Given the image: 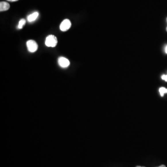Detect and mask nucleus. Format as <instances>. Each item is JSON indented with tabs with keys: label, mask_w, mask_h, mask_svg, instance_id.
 <instances>
[{
	"label": "nucleus",
	"mask_w": 167,
	"mask_h": 167,
	"mask_svg": "<svg viewBox=\"0 0 167 167\" xmlns=\"http://www.w3.org/2000/svg\"><path fill=\"white\" fill-rule=\"evenodd\" d=\"M26 22V21L24 19H21L19 22L18 26L19 29H22L24 27V26L25 25Z\"/></svg>",
	"instance_id": "obj_7"
},
{
	"label": "nucleus",
	"mask_w": 167,
	"mask_h": 167,
	"mask_svg": "<svg viewBox=\"0 0 167 167\" xmlns=\"http://www.w3.org/2000/svg\"><path fill=\"white\" fill-rule=\"evenodd\" d=\"M165 52L167 54V45L166 46V47L165 48Z\"/></svg>",
	"instance_id": "obj_10"
},
{
	"label": "nucleus",
	"mask_w": 167,
	"mask_h": 167,
	"mask_svg": "<svg viewBox=\"0 0 167 167\" xmlns=\"http://www.w3.org/2000/svg\"><path fill=\"white\" fill-rule=\"evenodd\" d=\"M161 77L162 80H165L166 82H167V75H162Z\"/></svg>",
	"instance_id": "obj_9"
},
{
	"label": "nucleus",
	"mask_w": 167,
	"mask_h": 167,
	"mask_svg": "<svg viewBox=\"0 0 167 167\" xmlns=\"http://www.w3.org/2000/svg\"><path fill=\"white\" fill-rule=\"evenodd\" d=\"M159 91L160 95H161V96L162 97H163L165 93H167V89L165 88V87H161L159 88Z\"/></svg>",
	"instance_id": "obj_8"
},
{
	"label": "nucleus",
	"mask_w": 167,
	"mask_h": 167,
	"mask_svg": "<svg viewBox=\"0 0 167 167\" xmlns=\"http://www.w3.org/2000/svg\"><path fill=\"white\" fill-rule=\"evenodd\" d=\"M166 30H167V28H166Z\"/></svg>",
	"instance_id": "obj_14"
},
{
	"label": "nucleus",
	"mask_w": 167,
	"mask_h": 167,
	"mask_svg": "<svg viewBox=\"0 0 167 167\" xmlns=\"http://www.w3.org/2000/svg\"><path fill=\"white\" fill-rule=\"evenodd\" d=\"M58 43V40L56 37L53 35H49L46 38L45 44L48 47H54Z\"/></svg>",
	"instance_id": "obj_1"
},
{
	"label": "nucleus",
	"mask_w": 167,
	"mask_h": 167,
	"mask_svg": "<svg viewBox=\"0 0 167 167\" xmlns=\"http://www.w3.org/2000/svg\"><path fill=\"white\" fill-rule=\"evenodd\" d=\"M58 63L61 67L66 68L70 65V61L68 59L65 57H59L58 59Z\"/></svg>",
	"instance_id": "obj_4"
},
{
	"label": "nucleus",
	"mask_w": 167,
	"mask_h": 167,
	"mask_svg": "<svg viewBox=\"0 0 167 167\" xmlns=\"http://www.w3.org/2000/svg\"><path fill=\"white\" fill-rule=\"evenodd\" d=\"M166 167V166H165V165H161V166H159V167Z\"/></svg>",
	"instance_id": "obj_12"
},
{
	"label": "nucleus",
	"mask_w": 167,
	"mask_h": 167,
	"mask_svg": "<svg viewBox=\"0 0 167 167\" xmlns=\"http://www.w3.org/2000/svg\"><path fill=\"white\" fill-rule=\"evenodd\" d=\"M7 1H18V0H7Z\"/></svg>",
	"instance_id": "obj_11"
},
{
	"label": "nucleus",
	"mask_w": 167,
	"mask_h": 167,
	"mask_svg": "<svg viewBox=\"0 0 167 167\" xmlns=\"http://www.w3.org/2000/svg\"><path fill=\"white\" fill-rule=\"evenodd\" d=\"M141 167V166H137V167Z\"/></svg>",
	"instance_id": "obj_13"
},
{
	"label": "nucleus",
	"mask_w": 167,
	"mask_h": 167,
	"mask_svg": "<svg viewBox=\"0 0 167 167\" xmlns=\"http://www.w3.org/2000/svg\"><path fill=\"white\" fill-rule=\"evenodd\" d=\"M10 8V5L9 3L5 2V1H1L0 3V11H7L9 10Z\"/></svg>",
	"instance_id": "obj_5"
},
{
	"label": "nucleus",
	"mask_w": 167,
	"mask_h": 167,
	"mask_svg": "<svg viewBox=\"0 0 167 167\" xmlns=\"http://www.w3.org/2000/svg\"><path fill=\"white\" fill-rule=\"evenodd\" d=\"M71 27V22L68 19H65L61 23L60 25V29L62 31H67Z\"/></svg>",
	"instance_id": "obj_3"
},
{
	"label": "nucleus",
	"mask_w": 167,
	"mask_h": 167,
	"mask_svg": "<svg viewBox=\"0 0 167 167\" xmlns=\"http://www.w3.org/2000/svg\"></svg>",
	"instance_id": "obj_15"
},
{
	"label": "nucleus",
	"mask_w": 167,
	"mask_h": 167,
	"mask_svg": "<svg viewBox=\"0 0 167 167\" xmlns=\"http://www.w3.org/2000/svg\"><path fill=\"white\" fill-rule=\"evenodd\" d=\"M27 46L28 51L31 53H34L37 50L38 44L34 40H29L27 41Z\"/></svg>",
	"instance_id": "obj_2"
},
{
	"label": "nucleus",
	"mask_w": 167,
	"mask_h": 167,
	"mask_svg": "<svg viewBox=\"0 0 167 167\" xmlns=\"http://www.w3.org/2000/svg\"><path fill=\"white\" fill-rule=\"evenodd\" d=\"M39 16V13L37 12H35L34 13H32L28 17V20L29 22H32L35 21L37 18Z\"/></svg>",
	"instance_id": "obj_6"
}]
</instances>
